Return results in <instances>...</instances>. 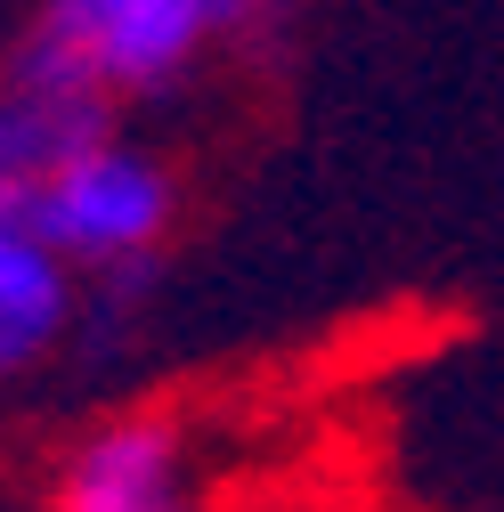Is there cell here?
<instances>
[{"label": "cell", "instance_id": "obj_6", "mask_svg": "<svg viewBox=\"0 0 504 512\" xmlns=\"http://www.w3.org/2000/svg\"><path fill=\"white\" fill-rule=\"evenodd\" d=\"M252 9H269V0H212V25H236V17H252Z\"/></svg>", "mask_w": 504, "mask_h": 512}, {"label": "cell", "instance_id": "obj_3", "mask_svg": "<svg viewBox=\"0 0 504 512\" xmlns=\"http://www.w3.org/2000/svg\"><path fill=\"white\" fill-rule=\"evenodd\" d=\"M114 106H122L114 90L41 57L33 41H17V57L0 66V196L25 204L66 155H82L90 139L114 131Z\"/></svg>", "mask_w": 504, "mask_h": 512}, {"label": "cell", "instance_id": "obj_2", "mask_svg": "<svg viewBox=\"0 0 504 512\" xmlns=\"http://www.w3.org/2000/svg\"><path fill=\"white\" fill-rule=\"evenodd\" d=\"M25 41L98 90L139 98L196 66V49L212 41V0H41Z\"/></svg>", "mask_w": 504, "mask_h": 512}, {"label": "cell", "instance_id": "obj_1", "mask_svg": "<svg viewBox=\"0 0 504 512\" xmlns=\"http://www.w3.org/2000/svg\"><path fill=\"white\" fill-rule=\"evenodd\" d=\"M25 228L49 252H66L74 269L147 261L163 244V228H171V179H163V163H147L139 147H122L106 131L25 196Z\"/></svg>", "mask_w": 504, "mask_h": 512}, {"label": "cell", "instance_id": "obj_5", "mask_svg": "<svg viewBox=\"0 0 504 512\" xmlns=\"http://www.w3.org/2000/svg\"><path fill=\"white\" fill-rule=\"evenodd\" d=\"M74 317V261L49 252L25 220L0 228V374L33 366Z\"/></svg>", "mask_w": 504, "mask_h": 512}, {"label": "cell", "instance_id": "obj_4", "mask_svg": "<svg viewBox=\"0 0 504 512\" xmlns=\"http://www.w3.org/2000/svg\"><path fill=\"white\" fill-rule=\"evenodd\" d=\"M66 512H163L187 496V439L171 415H114L82 431L49 488Z\"/></svg>", "mask_w": 504, "mask_h": 512}]
</instances>
